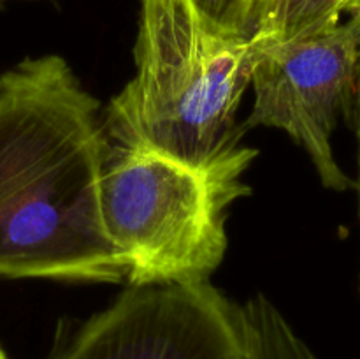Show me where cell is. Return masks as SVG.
I'll list each match as a JSON object with an SVG mask.
<instances>
[{
	"mask_svg": "<svg viewBox=\"0 0 360 359\" xmlns=\"http://www.w3.org/2000/svg\"><path fill=\"white\" fill-rule=\"evenodd\" d=\"M241 306L248 359H319L269 298L257 294Z\"/></svg>",
	"mask_w": 360,
	"mask_h": 359,
	"instance_id": "obj_7",
	"label": "cell"
},
{
	"mask_svg": "<svg viewBox=\"0 0 360 359\" xmlns=\"http://www.w3.org/2000/svg\"><path fill=\"white\" fill-rule=\"evenodd\" d=\"M101 102L58 55L0 73V278L125 284L101 213Z\"/></svg>",
	"mask_w": 360,
	"mask_h": 359,
	"instance_id": "obj_1",
	"label": "cell"
},
{
	"mask_svg": "<svg viewBox=\"0 0 360 359\" xmlns=\"http://www.w3.org/2000/svg\"><path fill=\"white\" fill-rule=\"evenodd\" d=\"M259 151L239 146L190 165L144 146L109 141L101 172V213L129 264L130 287L210 282L227 252L229 208Z\"/></svg>",
	"mask_w": 360,
	"mask_h": 359,
	"instance_id": "obj_3",
	"label": "cell"
},
{
	"mask_svg": "<svg viewBox=\"0 0 360 359\" xmlns=\"http://www.w3.org/2000/svg\"><path fill=\"white\" fill-rule=\"evenodd\" d=\"M253 46L255 102L246 127L283 130L326 189H354L334 157L333 136L341 122L352 127L360 104V7L316 34Z\"/></svg>",
	"mask_w": 360,
	"mask_h": 359,
	"instance_id": "obj_4",
	"label": "cell"
},
{
	"mask_svg": "<svg viewBox=\"0 0 360 359\" xmlns=\"http://www.w3.org/2000/svg\"><path fill=\"white\" fill-rule=\"evenodd\" d=\"M48 359H248L243 306L211 282L129 287Z\"/></svg>",
	"mask_w": 360,
	"mask_h": 359,
	"instance_id": "obj_5",
	"label": "cell"
},
{
	"mask_svg": "<svg viewBox=\"0 0 360 359\" xmlns=\"http://www.w3.org/2000/svg\"><path fill=\"white\" fill-rule=\"evenodd\" d=\"M352 129L355 132V139H357V178L354 180V189L357 192V211H359V224H360V104L355 115ZM359 294H360V273H359Z\"/></svg>",
	"mask_w": 360,
	"mask_h": 359,
	"instance_id": "obj_9",
	"label": "cell"
},
{
	"mask_svg": "<svg viewBox=\"0 0 360 359\" xmlns=\"http://www.w3.org/2000/svg\"><path fill=\"white\" fill-rule=\"evenodd\" d=\"M204 27L225 37L252 41V21L245 0H186Z\"/></svg>",
	"mask_w": 360,
	"mask_h": 359,
	"instance_id": "obj_8",
	"label": "cell"
},
{
	"mask_svg": "<svg viewBox=\"0 0 360 359\" xmlns=\"http://www.w3.org/2000/svg\"><path fill=\"white\" fill-rule=\"evenodd\" d=\"M245 4H246V9H248V14H250V21H252V37H253V32H255L257 20H259V13H260V7H262L264 0H245Z\"/></svg>",
	"mask_w": 360,
	"mask_h": 359,
	"instance_id": "obj_10",
	"label": "cell"
},
{
	"mask_svg": "<svg viewBox=\"0 0 360 359\" xmlns=\"http://www.w3.org/2000/svg\"><path fill=\"white\" fill-rule=\"evenodd\" d=\"M0 359H9V355H7V352L4 351L2 345H0Z\"/></svg>",
	"mask_w": 360,
	"mask_h": 359,
	"instance_id": "obj_11",
	"label": "cell"
},
{
	"mask_svg": "<svg viewBox=\"0 0 360 359\" xmlns=\"http://www.w3.org/2000/svg\"><path fill=\"white\" fill-rule=\"evenodd\" d=\"M359 7L360 0H264L252 41L278 42L316 34Z\"/></svg>",
	"mask_w": 360,
	"mask_h": 359,
	"instance_id": "obj_6",
	"label": "cell"
},
{
	"mask_svg": "<svg viewBox=\"0 0 360 359\" xmlns=\"http://www.w3.org/2000/svg\"><path fill=\"white\" fill-rule=\"evenodd\" d=\"M0 2H7V0H0Z\"/></svg>",
	"mask_w": 360,
	"mask_h": 359,
	"instance_id": "obj_12",
	"label": "cell"
},
{
	"mask_svg": "<svg viewBox=\"0 0 360 359\" xmlns=\"http://www.w3.org/2000/svg\"><path fill=\"white\" fill-rule=\"evenodd\" d=\"M255 46L204 27L186 0H139L136 76L109 102V141L144 146L190 165L243 146L236 123L252 84Z\"/></svg>",
	"mask_w": 360,
	"mask_h": 359,
	"instance_id": "obj_2",
	"label": "cell"
}]
</instances>
